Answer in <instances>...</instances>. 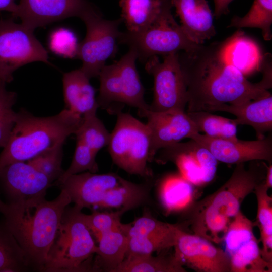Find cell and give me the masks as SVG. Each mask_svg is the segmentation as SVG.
I'll use <instances>...</instances> for the list:
<instances>
[{"instance_id":"d6a6232c","label":"cell","mask_w":272,"mask_h":272,"mask_svg":"<svg viewBox=\"0 0 272 272\" xmlns=\"http://www.w3.org/2000/svg\"><path fill=\"white\" fill-rule=\"evenodd\" d=\"M183 230L180 227L177 230L166 234L146 237H129L126 256L152 254L174 247L178 236Z\"/></svg>"},{"instance_id":"603a6c76","label":"cell","mask_w":272,"mask_h":272,"mask_svg":"<svg viewBox=\"0 0 272 272\" xmlns=\"http://www.w3.org/2000/svg\"><path fill=\"white\" fill-rule=\"evenodd\" d=\"M190 206L185 223L190 227L193 234L213 243L223 242L231 219L213 211L198 201Z\"/></svg>"},{"instance_id":"9a60e30c","label":"cell","mask_w":272,"mask_h":272,"mask_svg":"<svg viewBox=\"0 0 272 272\" xmlns=\"http://www.w3.org/2000/svg\"><path fill=\"white\" fill-rule=\"evenodd\" d=\"M190 139L206 148L218 161L235 164L252 161L272 162L271 134L256 140L243 141L212 138L198 132Z\"/></svg>"},{"instance_id":"ffe728a7","label":"cell","mask_w":272,"mask_h":272,"mask_svg":"<svg viewBox=\"0 0 272 272\" xmlns=\"http://www.w3.org/2000/svg\"><path fill=\"white\" fill-rule=\"evenodd\" d=\"M170 1L184 31L195 43L203 44L216 35L214 14L207 0Z\"/></svg>"},{"instance_id":"7bdbcfd3","label":"cell","mask_w":272,"mask_h":272,"mask_svg":"<svg viewBox=\"0 0 272 272\" xmlns=\"http://www.w3.org/2000/svg\"><path fill=\"white\" fill-rule=\"evenodd\" d=\"M17 4L15 0H0V11H5L14 14L17 10Z\"/></svg>"},{"instance_id":"7c38bea8","label":"cell","mask_w":272,"mask_h":272,"mask_svg":"<svg viewBox=\"0 0 272 272\" xmlns=\"http://www.w3.org/2000/svg\"><path fill=\"white\" fill-rule=\"evenodd\" d=\"M154 159L161 164L169 162L174 163L180 175L196 186H201L212 181L218 165V161L212 153L192 139L159 150Z\"/></svg>"},{"instance_id":"1f68e13d","label":"cell","mask_w":272,"mask_h":272,"mask_svg":"<svg viewBox=\"0 0 272 272\" xmlns=\"http://www.w3.org/2000/svg\"><path fill=\"white\" fill-rule=\"evenodd\" d=\"M97 110L89 112L82 116V120L75 134L77 141L88 146L97 153L107 146L110 133L97 117Z\"/></svg>"},{"instance_id":"ee69618b","label":"cell","mask_w":272,"mask_h":272,"mask_svg":"<svg viewBox=\"0 0 272 272\" xmlns=\"http://www.w3.org/2000/svg\"><path fill=\"white\" fill-rule=\"evenodd\" d=\"M265 185L268 189L272 187V164L269 163V165L267 166L266 172L265 179L264 180Z\"/></svg>"},{"instance_id":"8992f818","label":"cell","mask_w":272,"mask_h":272,"mask_svg":"<svg viewBox=\"0 0 272 272\" xmlns=\"http://www.w3.org/2000/svg\"><path fill=\"white\" fill-rule=\"evenodd\" d=\"M117 120L107 145L113 162L131 174L150 177V132L144 123L128 113H117Z\"/></svg>"},{"instance_id":"7a4b0ae2","label":"cell","mask_w":272,"mask_h":272,"mask_svg":"<svg viewBox=\"0 0 272 272\" xmlns=\"http://www.w3.org/2000/svg\"><path fill=\"white\" fill-rule=\"evenodd\" d=\"M71 202L67 193L61 190L51 201L39 197L0 203L3 221L25 252L31 269L43 271L62 214Z\"/></svg>"},{"instance_id":"30bf717a","label":"cell","mask_w":272,"mask_h":272,"mask_svg":"<svg viewBox=\"0 0 272 272\" xmlns=\"http://www.w3.org/2000/svg\"><path fill=\"white\" fill-rule=\"evenodd\" d=\"M119 42L133 48L138 59L145 63L152 56L188 51L199 45L188 37L174 19L137 33L121 32Z\"/></svg>"},{"instance_id":"9c48e42d","label":"cell","mask_w":272,"mask_h":272,"mask_svg":"<svg viewBox=\"0 0 272 272\" xmlns=\"http://www.w3.org/2000/svg\"><path fill=\"white\" fill-rule=\"evenodd\" d=\"M178 53L162 57V61L158 56H154L145 62L146 71L154 78L153 98L149 109L152 111H185L188 93Z\"/></svg>"},{"instance_id":"484cf974","label":"cell","mask_w":272,"mask_h":272,"mask_svg":"<svg viewBox=\"0 0 272 272\" xmlns=\"http://www.w3.org/2000/svg\"><path fill=\"white\" fill-rule=\"evenodd\" d=\"M148 194L147 185L125 180L121 184L109 190L98 207L115 208L125 213L144 203Z\"/></svg>"},{"instance_id":"ba28073f","label":"cell","mask_w":272,"mask_h":272,"mask_svg":"<svg viewBox=\"0 0 272 272\" xmlns=\"http://www.w3.org/2000/svg\"><path fill=\"white\" fill-rule=\"evenodd\" d=\"M32 30L13 18H0V81L13 80V73L29 63H49L48 53Z\"/></svg>"},{"instance_id":"cb8c5ba5","label":"cell","mask_w":272,"mask_h":272,"mask_svg":"<svg viewBox=\"0 0 272 272\" xmlns=\"http://www.w3.org/2000/svg\"><path fill=\"white\" fill-rule=\"evenodd\" d=\"M130 224L103 234L98 240L97 258L93 270L114 272L124 260L128 249Z\"/></svg>"},{"instance_id":"ac0fdd59","label":"cell","mask_w":272,"mask_h":272,"mask_svg":"<svg viewBox=\"0 0 272 272\" xmlns=\"http://www.w3.org/2000/svg\"><path fill=\"white\" fill-rule=\"evenodd\" d=\"M125 180L114 173L98 174L87 171L70 176L58 186L67 193L72 202L82 210L98 207L109 190Z\"/></svg>"},{"instance_id":"60d3db41","label":"cell","mask_w":272,"mask_h":272,"mask_svg":"<svg viewBox=\"0 0 272 272\" xmlns=\"http://www.w3.org/2000/svg\"><path fill=\"white\" fill-rule=\"evenodd\" d=\"M79 44L74 32L64 28L53 31L49 40L51 51L64 58L77 57Z\"/></svg>"},{"instance_id":"277c9868","label":"cell","mask_w":272,"mask_h":272,"mask_svg":"<svg viewBox=\"0 0 272 272\" xmlns=\"http://www.w3.org/2000/svg\"><path fill=\"white\" fill-rule=\"evenodd\" d=\"M82 209L65 208L48 251L43 271L92 270L91 258L97 251L94 238L86 224Z\"/></svg>"},{"instance_id":"5b68a950","label":"cell","mask_w":272,"mask_h":272,"mask_svg":"<svg viewBox=\"0 0 272 272\" xmlns=\"http://www.w3.org/2000/svg\"><path fill=\"white\" fill-rule=\"evenodd\" d=\"M137 59L135 50L129 47L118 61L103 67L98 76L100 86L96 99L99 107L108 111L116 104H126L137 108L140 116L149 110L137 69Z\"/></svg>"},{"instance_id":"6da1fadb","label":"cell","mask_w":272,"mask_h":272,"mask_svg":"<svg viewBox=\"0 0 272 272\" xmlns=\"http://www.w3.org/2000/svg\"><path fill=\"white\" fill-rule=\"evenodd\" d=\"M236 36L222 42L199 44L178 53V59L187 89L188 112L208 111L223 104L239 105L271 94V61L261 64L262 79L252 83L227 58V49Z\"/></svg>"},{"instance_id":"ab89813d","label":"cell","mask_w":272,"mask_h":272,"mask_svg":"<svg viewBox=\"0 0 272 272\" xmlns=\"http://www.w3.org/2000/svg\"><path fill=\"white\" fill-rule=\"evenodd\" d=\"M180 227L179 224L160 221L147 212L130 223L128 236L146 237L166 234L177 230Z\"/></svg>"},{"instance_id":"f35d334b","label":"cell","mask_w":272,"mask_h":272,"mask_svg":"<svg viewBox=\"0 0 272 272\" xmlns=\"http://www.w3.org/2000/svg\"><path fill=\"white\" fill-rule=\"evenodd\" d=\"M268 189L263 181L255 187L254 191L257 203L256 221L254 225L260 230L262 243L272 236V198L268 194Z\"/></svg>"},{"instance_id":"d590c367","label":"cell","mask_w":272,"mask_h":272,"mask_svg":"<svg viewBox=\"0 0 272 272\" xmlns=\"http://www.w3.org/2000/svg\"><path fill=\"white\" fill-rule=\"evenodd\" d=\"M63 145L59 144L46 150L27 162L48 176L54 183L64 171L61 167Z\"/></svg>"},{"instance_id":"4dcf8cb0","label":"cell","mask_w":272,"mask_h":272,"mask_svg":"<svg viewBox=\"0 0 272 272\" xmlns=\"http://www.w3.org/2000/svg\"><path fill=\"white\" fill-rule=\"evenodd\" d=\"M193 185L180 175H171L163 180L161 199L169 210L174 211L188 206L193 196Z\"/></svg>"},{"instance_id":"83f0119b","label":"cell","mask_w":272,"mask_h":272,"mask_svg":"<svg viewBox=\"0 0 272 272\" xmlns=\"http://www.w3.org/2000/svg\"><path fill=\"white\" fill-rule=\"evenodd\" d=\"M31 269L25 252L4 221L0 223V272Z\"/></svg>"},{"instance_id":"4fadbf2b","label":"cell","mask_w":272,"mask_h":272,"mask_svg":"<svg viewBox=\"0 0 272 272\" xmlns=\"http://www.w3.org/2000/svg\"><path fill=\"white\" fill-rule=\"evenodd\" d=\"M141 117L147 118L146 123L150 132L149 162L157 152L165 147L190 139L198 133L196 126L184 110L172 109L161 112L148 110Z\"/></svg>"},{"instance_id":"836d02e7","label":"cell","mask_w":272,"mask_h":272,"mask_svg":"<svg viewBox=\"0 0 272 272\" xmlns=\"http://www.w3.org/2000/svg\"><path fill=\"white\" fill-rule=\"evenodd\" d=\"M254 226V223L240 211L231 219L223 241L226 251L229 255L255 237L253 233Z\"/></svg>"},{"instance_id":"e575fe53","label":"cell","mask_w":272,"mask_h":272,"mask_svg":"<svg viewBox=\"0 0 272 272\" xmlns=\"http://www.w3.org/2000/svg\"><path fill=\"white\" fill-rule=\"evenodd\" d=\"M124 213L119 210L111 212L94 211L89 215L83 213V217L94 238L98 241L103 234L127 226V224L121 221Z\"/></svg>"},{"instance_id":"44dd1931","label":"cell","mask_w":272,"mask_h":272,"mask_svg":"<svg viewBox=\"0 0 272 272\" xmlns=\"http://www.w3.org/2000/svg\"><path fill=\"white\" fill-rule=\"evenodd\" d=\"M222 111L236 116L237 125H247L255 131L257 139L264 138L272 130V96L251 100L239 105L223 104L211 107L208 112Z\"/></svg>"},{"instance_id":"f1b7e54d","label":"cell","mask_w":272,"mask_h":272,"mask_svg":"<svg viewBox=\"0 0 272 272\" xmlns=\"http://www.w3.org/2000/svg\"><path fill=\"white\" fill-rule=\"evenodd\" d=\"M230 272H271L272 262L262 256L256 237L230 255Z\"/></svg>"},{"instance_id":"8d00e7d4","label":"cell","mask_w":272,"mask_h":272,"mask_svg":"<svg viewBox=\"0 0 272 272\" xmlns=\"http://www.w3.org/2000/svg\"><path fill=\"white\" fill-rule=\"evenodd\" d=\"M97 154L82 142L77 141L74 154L69 167L54 185H59L69 177L74 174L87 171L97 172L99 168L96 161Z\"/></svg>"},{"instance_id":"b9f144b4","label":"cell","mask_w":272,"mask_h":272,"mask_svg":"<svg viewBox=\"0 0 272 272\" xmlns=\"http://www.w3.org/2000/svg\"><path fill=\"white\" fill-rule=\"evenodd\" d=\"M233 0H213L215 6L214 16L217 19L229 13V5Z\"/></svg>"},{"instance_id":"74e56055","label":"cell","mask_w":272,"mask_h":272,"mask_svg":"<svg viewBox=\"0 0 272 272\" xmlns=\"http://www.w3.org/2000/svg\"><path fill=\"white\" fill-rule=\"evenodd\" d=\"M6 83L0 81V147L7 144L14 126L16 112L13 110L17 94L6 88Z\"/></svg>"},{"instance_id":"e0dca14e","label":"cell","mask_w":272,"mask_h":272,"mask_svg":"<svg viewBox=\"0 0 272 272\" xmlns=\"http://www.w3.org/2000/svg\"><path fill=\"white\" fill-rule=\"evenodd\" d=\"M184 264L199 272H230L229 254L208 240L182 230L174 247Z\"/></svg>"},{"instance_id":"2e32d148","label":"cell","mask_w":272,"mask_h":272,"mask_svg":"<svg viewBox=\"0 0 272 272\" xmlns=\"http://www.w3.org/2000/svg\"><path fill=\"white\" fill-rule=\"evenodd\" d=\"M0 182L8 202L45 197L54 182L44 174L24 161H17L0 171Z\"/></svg>"},{"instance_id":"f546056e","label":"cell","mask_w":272,"mask_h":272,"mask_svg":"<svg viewBox=\"0 0 272 272\" xmlns=\"http://www.w3.org/2000/svg\"><path fill=\"white\" fill-rule=\"evenodd\" d=\"M271 25L272 0H254L249 11L243 17L234 16L228 27L259 28L264 39L269 41Z\"/></svg>"},{"instance_id":"d6986e66","label":"cell","mask_w":272,"mask_h":272,"mask_svg":"<svg viewBox=\"0 0 272 272\" xmlns=\"http://www.w3.org/2000/svg\"><path fill=\"white\" fill-rule=\"evenodd\" d=\"M121 19L127 31L137 33L171 20L170 0H119Z\"/></svg>"},{"instance_id":"7402d4cb","label":"cell","mask_w":272,"mask_h":272,"mask_svg":"<svg viewBox=\"0 0 272 272\" xmlns=\"http://www.w3.org/2000/svg\"><path fill=\"white\" fill-rule=\"evenodd\" d=\"M89 80L80 68L64 73L62 77L66 108L81 116L99 108Z\"/></svg>"},{"instance_id":"5bb4252c","label":"cell","mask_w":272,"mask_h":272,"mask_svg":"<svg viewBox=\"0 0 272 272\" xmlns=\"http://www.w3.org/2000/svg\"><path fill=\"white\" fill-rule=\"evenodd\" d=\"M96 7L87 0H20L12 15L34 30L50 23L71 17L80 19Z\"/></svg>"},{"instance_id":"d4e9b609","label":"cell","mask_w":272,"mask_h":272,"mask_svg":"<svg viewBox=\"0 0 272 272\" xmlns=\"http://www.w3.org/2000/svg\"><path fill=\"white\" fill-rule=\"evenodd\" d=\"M182 259L173 254H162L126 256L114 272H185Z\"/></svg>"},{"instance_id":"4316f807","label":"cell","mask_w":272,"mask_h":272,"mask_svg":"<svg viewBox=\"0 0 272 272\" xmlns=\"http://www.w3.org/2000/svg\"><path fill=\"white\" fill-rule=\"evenodd\" d=\"M187 115L195 124L198 132L216 139H237V125L234 119L213 114L210 112H188Z\"/></svg>"},{"instance_id":"3957f363","label":"cell","mask_w":272,"mask_h":272,"mask_svg":"<svg viewBox=\"0 0 272 272\" xmlns=\"http://www.w3.org/2000/svg\"><path fill=\"white\" fill-rule=\"evenodd\" d=\"M82 116L67 108L48 117H38L24 108L16 112L14 126L0 154V171L8 165L28 161L75 134Z\"/></svg>"},{"instance_id":"8fae6325","label":"cell","mask_w":272,"mask_h":272,"mask_svg":"<svg viewBox=\"0 0 272 272\" xmlns=\"http://www.w3.org/2000/svg\"><path fill=\"white\" fill-rule=\"evenodd\" d=\"M259 161H252L248 169L244 163L237 164L228 180L199 202L232 219L240 211L245 197L264 180L267 166Z\"/></svg>"},{"instance_id":"52a82bcc","label":"cell","mask_w":272,"mask_h":272,"mask_svg":"<svg viewBox=\"0 0 272 272\" xmlns=\"http://www.w3.org/2000/svg\"><path fill=\"white\" fill-rule=\"evenodd\" d=\"M86 27V35L79 44L77 57L82 62L80 69L90 79L97 77L107 59L115 56L121 31L122 20L104 19L96 8L82 18Z\"/></svg>"}]
</instances>
